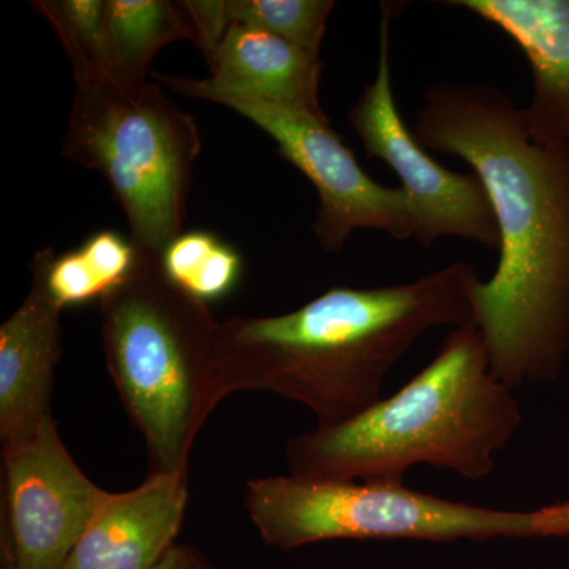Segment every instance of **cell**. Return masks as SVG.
I'll use <instances>...</instances> for the list:
<instances>
[{"label": "cell", "instance_id": "8", "mask_svg": "<svg viewBox=\"0 0 569 569\" xmlns=\"http://www.w3.org/2000/svg\"><path fill=\"white\" fill-rule=\"evenodd\" d=\"M377 74L348 111V123L366 149L399 176L413 208L415 238L432 247L441 238L500 250V233L488 190L477 173H455L436 162L400 116L392 91L391 7L381 9Z\"/></svg>", "mask_w": 569, "mask_h": 569}, {"label": "cell", "instance_id": "6", "mask_svg": "<svg viewBox=\"0 0 569 569\" xmlns=\"http://www.w3.org/2000/svg\"><path fill=\"white\" fill-rule=\"evenodd\" d=\"M247 515L271 548L325 541H489L539 538L537 509L508 511L448 500L406 482L336 481L293 475L250 479Z\"/></svg>", "mask_w": 569, "mask_h": 569}, {"label": "cell", "instance_id": "5", "mask_svg": "<svg viewBox=\"0 0 569 569\" xmlns=\"http://www.w3.org/2000/svg\"><path fill=\"white\" fill-rule=\"evenodd\" d=\"M200 151L192 116L153 82L99 80L77 86L62 153L103 176L141 257L162 261L168 246L183 233Z\"/></svg>", "mask_w": 569, "mask_h": 569}, {"label": "cell", "instance_id": "16", "mask_svg": "<svg viewBox=\"0 0 569 569\" xmlns=\"http://www.w3.org/2000/svg\"><path fill=\"white\" fill-rule=\"evenodd\" d=\"M31 6L61 40L77 86L114 80L104 33V0H36Z\"/></svg>", "mask_w": 569, "mask_h": 569}, {"label": "cell", "instance_id": "1", "mask_svg": "<svg viewBox=\"0 0 569 569\" xmlns=\"http://www.w3.org/2000/svg\"><path fill=\"white\" fill-rule=\"evenodd\" d=\"M411 132L470 164L493 206L500 257L471 299L493 373L512 391L552 383L569 355V142L537 140L526 108L468 82L430 86Z\"/></svg>", "mask_w": 569, "mask_h": 569}, {"label": "cell", "instance_id": "11", "mask_svg": "<svg viewBox=\"0 0 569 569\" xmlns=\"http://www.w3.org/2000/svg\"><path fill=\"white\" fill-rule=\"evenodd\" d=\"M187 505V475H148L112 493L61 569L156 568L181 533Z\"/></svg>", "mask_w": 569, "mask_h": 569}, {"label": "cell", "instance_id": "19", "mask_svg": "<svg viewBox=\"0 0 569 569\" xmlns=\"http://www.w3.org/2000/svg\"><path fill=\"white\" fill-rule=\"evenodd\" d=\"M181 6L197 36L194 47L200 48L209 66L231 26L228 0H186Z\"/></svg>", "mask_w": 569, "mask_h": 569}, {"label": "cell", "instance_id": "14", "mask_svg": "<svg viewBox=\"0 0 569 569\" xmlns=\"http://www.w3.org/2000/svg\"><path fill=\"white\" fill-rule=\"evenodd\" d=\"M104 33L112 78L126 86L148 81L157 52L179 40L197 43L181 2L104 0Z\"/></svg>", "mask_w": 569, "mask_h": 569}, {"label": "cell", "instance_id": "15", "mask_svg": "<svg viewBox=\"0 0 569 569\" xmlns=\"http://www.w3.org/2000/svg\"><path fill=\"white\" fill-rule=\"evenodd\" d=\"M162 269L183 293L209 306L234 290L242 274V258L219 236L189 231L164 250Z\"/></svg>", "mask_w": 569, "mask_h": 569}, {"label": "cell", "instance_id": "18", "mask_svg": "<svg viewBox=\"0 0 569 569\" xmlns=\"http://www.w3.org/2000/svg\"><path fill=\"white\" fill-rule=\"evenodd\" d=\"M80 252L107 295L130 279L140 263V253L133 242L111 230L97 231L89 236L80 247Z\"/></svg>", "mask_w": 569, "mask_h": 569}, {"label": "cell", "instance_id": "12", "mask_svg": "<svg viewBox=\"0 0 569 569\" xmlns=\"http://www.w3.org/2000/svg\"><path fill=\"white\" fill-rule=\"evenodd\" d=\"M496 26L533 73L527 126L539 141L569 142V0H448Z\"/></svg>", "mask_w": 569, "mask_h": 569}, {"label": "cell", "instance_id": "17", "mask_svg": "<svg viewBox=\"0 0 569 569\" xmlns=\"http://www.w3.org/2000/svg\"><path fill=\"white\" fill-rule=\"evenodd\" d=\"M335 9L332 0H228L231 22L272 33L316 54Z\"/></svg>", "mask_w": 569, "mask_h": 569}, {"label": "cell", "instance_id": "7", "mask_svg": "<svg viewBox=\"0 0 569 569\" xmlns=\"http://www.w3.org/2000/svg\"><path fill=\"white\" fill-rule=\"evenodd\" d=\"M157 81L192 99L223 104L277 142V152L317 189L313 233L325 252H339L356 230L383 231L397 241L415 238L413 208L400 187L381 186L362 170L329 119L217 88L208 80L153 73Z\"/></svg>", "mask_w": 569, "mask_h": 569}, {"label": "cell", "instance_id": "4", "mask_svg": "<svg viewBox=\"0 0 569 569\" xmlns=\"http://www.w3.org/2000/svg\"><path fill=\"white\" fill-rule=\"evenodd\" d=\"M100 312L107 369L144 440L149 475H187L198 433L227 399L222 323L164 276L162 261L141 254Z\"/></svg>", "mask_w": 569, "mask_h": 569}, {"label": "cell", "instance_id": "21", "mask_svg": "<svg viewBox=\"0 0 569 569\" xmlns=\"http://www.w3.org/2000/svg\"><path fill=\"white\" fill-rule=\"evenodd\" d=\"M153 569H213L203 553L190 545H174Z\"/></svg>", "mask_w": 569, "mask_h": 569}, {"label": "cell", "instance_id": "20", "mask_svg": "<svg viewBox=\"0 0 569 569\" xmlns=\"http://www.w3.org/2000/svg\"><path fill=\"white\" fill-rule=\"evenodd\" d=\"M539 538H569V497L537 509Z\"/></svg>", "mask_w": 569, "mask_h": 569}, {"label": "cell", "instance_id": "3", "mask_svg": "<svg viewBox=\"0 0 569 569\" xmlns=\"http://www.w3.org/2000/svg\"><path fill=\"white\" fill-rule=\"evenodd\" d=\"M520 425L515 391L493 373L485 339L468 321L388 399L290 438L284 462L307 479L403 482L411 468L430 466L479 481L493 473Z\"/></svg>", "mask_w": 569, "mask_h": 569}, {"label": "cell", "instance_id": "9", "mask_svg": "<svg viewBox=\"0 0 569 569\" xmlns=\"http://www.w3.org/2000/svg\"><path fill=\"white\" fill-rule=\"evenodd\" d=\"M7 527L3 569H61L108 503V492L78 467L54 418L2 445Z\"/></svg>", "mask_w": 569, "mask_h": 569}, {"label": "cell", "instance_id": "2", "mask_svg": "<svg viewBox=\"0 0 569 569\" xmlns=\"http://www.w3.org/2000/svg\"><path fill=\"white\" fill-rule=\"evenodd\" d=\"M479 276L456 261L407 283L332 287L293 312L222 323L224 395L269 392L316 427L350 421L380 402L397 362L426 332L471 321Z\"/></svg>", "mask_w": 569, "mask_h": 569}, {"label": "cell", "instance_id": "10", "mask_svg": "<svg viewBox=\"0 0 569 569\" xmlns=\"http://www.w3.org/2000/svg\"><path fill=\"white\" fill-rule=\"evenodd\" d=\"M21 306L0 326V440L32 436L52 418L54 370L62 356V309L44 280L39 253Z\"/></svg>", "mask_w": 569, "mask_h": 569}, {"label": "cell", "instance_id": "13", "mask_svg": "<svg viewBox=\"0 0 569 569\" xmlns=\"http://www.w3.org/2000/svg\"><path fill=\"white\" fill-rule=\"evenodd\" d=\"M217 88L329 119L320 103L321 56L231 22L209 63Z\"/></svg>", "mask_w": 569, "mask_h": 569}]
</instances>
